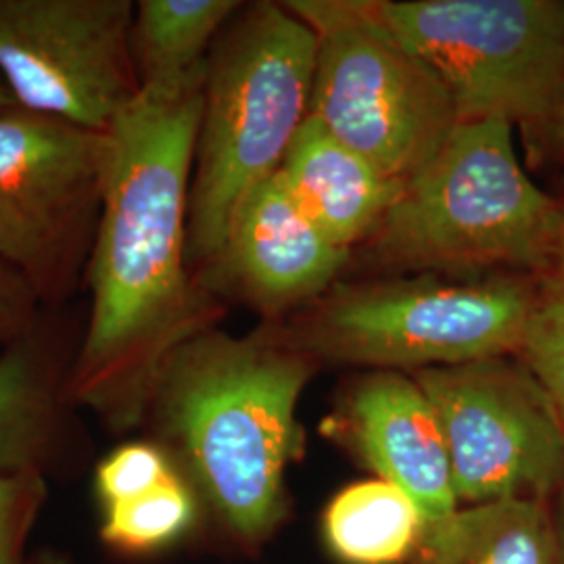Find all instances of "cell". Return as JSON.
I'll return each mask as SVG.
<instances>
[{
  "instance_id": "6da1fadb",
  "label": "cell",
  "mask_w": 564,
  "mask_h": 564,
  "mask_svg": "<svg viewBox=\"0 0 564 564\" xmlns=\"http://www.w3.org/2000/svg\"><path fill=\"white\" fill-rule=\"evenodd\" d=\"M203 80L176 93L141 90L109 130L111 162L86 274L90 312L67 389L116 433L141 426L167 356L209 328L186 270Z\"/></svg>"
},
{
  "instance_id": "7a4b0ae2",
  "label": "cell",
  "mask_w": 564,
  "mask_h": 564,
  "mask_svg": "<svg viewBox=\"0 0 564 564\" xmlns=\"http://www.w3.org/2000/svg\"><path fill=\"white\" fill-rule=\"evenodd\" d=\"M314 360L260 330L205 328L163 362L147 405L158 442L224 529L262 545L286 517V470L302 458L297 402Z\"/></svg>"
},
{
  "instance_id": "3957f363",
  "label": "cell",
  "mask_w": 564,
  "mask_h": 564,
  "mask_svg": "<svg viewBox=\"0 0 564 564\" xmlns=\"http://www.w3.org/2000/svg\"><path fill=\"white\" fill-rule=\"evenodd\" d=\"M318 36L286 4L239 9L205 61L188 202V263L224 249L249 193L279 172L310 113Z\"/></svg>"
},
{
  "instance_id": "277c9868",
  "label": "cell",
  "mask_w": 564,
  "mask_h": 564,
  "mask_svg": "<svg viewBox=\"0 0 564 564\" xmlns=\"http://www.w3.org/2000/svg\"><path fill=\"white\" fill-rule=\"evenodd\" d=\"M372 242L414 270H544L564 258V209L524 174L510 121L464 120L403 182Z\"/></svg>"
},
{
  "instance_id": "5b68a950",
  "label": "cell",
  "mask_w": 564,
  "mask_h": 564,
  "mask_svg": "<svg viewBox=\"0 0 564 564\" xmlns=\"http://www.w3.org/2000/svg\"><path fill=\"white\" fill-rule=\"evenodd\" d=\"M286 7L318 36L307 116L387 178L410 181L460 123L444 80L375 20L368 0Z\"/></svg>"
},
{
  "instance_id": "8992f818",
  "label": "cell",
  "mask_w": 564,
  "mask_h": 564,
  "mask_svg": "<svg viewBox=\"0 0 564 564\" xmlns=\"http://www.w3.org/2000/svg\"><path fill=\"white\" fill-rule=\"evenodd\" d=\"M109 162V132L20 105L0 113V260L44 310H63L86 284Z\"/></svg>"
},
{
  "instance_id": "52a82bcc",
  "label": "cell",
  "mask_w": 564,
  "mask_h": 564,
  "mask_svg": "<svg viewBox=\"0 0 564 564\" xmlns=\"http://www.w3.org/2000/svg\"><path fill=\"white\" fill-rule=\"evenodd\" d=\"M444 80L460 121H533L564 102L561 0L368 2Z\"/></svg>"
},
{
  "instance_id": "ba28073f",
  "label": "cell",
  "mask_w": 564,
  "mask_h": 564,
  "mask_svg": "<svg viewBox=\"0 0 564 564\" xmlns=\"http://www.w3.org/2000/svg\"><path fill=\"white\" fill-rule=\"evenodd\" d=\"M542 293L521 279L393 282L333 300L289 343L312 360L383 370L519 356Z\"/></svg>"
},
{
  "instance_id": "9c48e42d",
  "label": "cell",
  "mask_w": 564,
  "mask_h": 564,
  "mask_svg": "<svg viewBox=\"0 0 564 564\" xmlns=\"http://www.w3.org/2000/svg\"><path fill=\"white\" fill-rule=\"evenodd\" d=\"M444 429L458 502L552 505L564 481V424L519 356L414 372Z\"/></svg>"
},
{
  "instance_id": "30bf717a",
  "label": "cell",
  "mask_w": 564,
  "mask_h": 564,
  "mask_svg": "<svg viewBox=\"0 0 564 564\" xmlns=\"http://www.w3.org/2000/svg\"><path fill=\"white\" fill-rule=\"evenodd\" d=\"M130 0H0V80L15 102L109 132L141 95Z\"/></svg>"
},
{
  "instance_id": "8fae6325",
  "label": "cell",
  "mask_w": 564,
  "mask_h": 564,
  "mask_svg": "<svg viewBox=\"0 0 564 564\" xmlns=\"http://www.w3.org/2000/svg\"><path fill=\"white\" fill-rule=\"evenodd\" d=\"M347 253L303 214L276 172L242 202L220 256L203 268L199 284L237 291L272 312L321 293Z\"/></svg>"
},
{
  "instance_id": "7c38bea8",
  "label": "cell",
  "mask_w": 564,
  "mask_h": 564,
  "mask_svg": "<svg viewBox=\"0 0 564 564\" xmlns=\"http://www.w3.org/2000/svg\"><path fill=\"white\" fill-rule=\"evenodd\" d=\"M339 429L379 479L416 502L424 531L460 512L444 429L414 377L395 370L368 375L345 398Z\"/></svg>"
},
{
  "instance_id": "4fadbf2b",
  "label": "cell",
  "mask_w": 564,
  "mask_h": 564,
  "mask_svg": "<svg viewBox=\"0 0 564 564\" xmlns=\"http://www.w3.org/2000/svg\"><path fill=\"white\" fill-rule=\"evenodd\" d=\"M67 328L59 310H44L39 323L0 351V477L42 473L55 452L80 347L69 343Z\"/></svg>"
},
{
  "instance_id": "5bb4252c",
  "label": "cell",
  "mask_w": 564,
  "mask_h": 564,
  "mask_svg": "<svg viewBox=\"0 0 564 564\" xmlns=\"http://www.w3.org/2000/svg\"><path fill=\"white\" fill-rule=\"evenodd\" d=\"M279 176L303 214L347 251L375 235L403 186L310 116L291 142Z\"/></svg>"
},
{
  "instance_id": "9a60e30c",
  "label": "cell",
  "mask_w": 564,
  "mask_h": 564,
  "mask_svg": "<svg viewBox=\"0 0 564 564\" xmlns=\"http://www.w3.org/2000/svg\"><path fill=\"white\" fill-rule=\"evenodd\" d=\"M412 564H561L552 508L535 500L470 506L424 531Z\"/></svg>"
},
{
  "instance_id": "2e32d148",
  "label": "cell",
  "mask_w": 564,
  "mask_h": 564,
  "mask_svg": "<svg viewBox=\"0 0 564 564\" xmlns=\"http://www.w3.org/2000/svg\"><path fill=\"white\" fill-rule=\"evenodd\" d=\"M235 0H142L134 9L132 59L144 93H176L205 76V61Z\"/></svg>"
},
{
  "instance_id": "e0dca14e",
  "label": "cell",
  "mask_w": 564,
  "mask_h": 564,
  "mask_svg": "<svg viewBox=\"0 0 564 564\" xmlns=\"http://www.w3.org/2000/svg\"><path fill=\"white\" fill-rule=\"evenodd\" d=\"M323 527L330 552L347 564L403 563L424 538L421 508L383 479L345 487L326 506Z\"/></svg>"
},
{
  "instance_id": "ac0fdd59",
  "label": "cell",
  "mask_w": 564,
  "mask_h": 564,
  "mask_svg": "<svg viewBox=\"0 0 564 564\" xmlns=\"http://www.w3.org/2000/svg\"><path fill=\"white\" fill-rule=\"evenodd\" d=\"M195 512V489L176 470L137 496L102 506V542L130 554L155 552L181 540Z\"/></svg>"
},
{
  "instance_id": "d6986e66",
  "label": "cell",
  "mask_w": 564,
  "mask_h": 564,
  "mask_svg": "<svg viewBox=\"0 0 564 564\" xmlns=\"http://www.w3.org/2000/svg\"><path fill=\"white\" fill-rule=\"evenodd\" d=\"M519 358L542 383L564 424V293L556 284L542 293Z\"/></svg>"
},
{
  "instance_id": "ffe728a7",
  "label": "cell",
  "mask_w": 564,
  "mask_h": 564,
  "mask_svg": "<svg viewBox=\"0 0 564 564\" xmlns=\"http://www.w3.org/2000/svg\"><path fill=\"white\" fill-rule=\"evenodd\" d=\"M46 500L39 470L0 477V564H21L23 544Z\"/></svg>"
},
{
  "instance_id": "44dd1931",
  "label": "cell",
  "mask_w": 564,
  "mask_h": 564,
  "mask_svg": "<svg viewBox=\"0 0 564 564\" xmlns=\"http://www.w3.org/2000/svg\"><path fill=\"white\" fill-rule=\"evenodd\" d=\"M44 307L20 274L0 260V351L39 323Z\"/></svg>"
},
{
  "instance_id": "7402d4cb",
  "label": "cell",
  "mask_w": 564,
  "mask_h": 564,
  "mask_svg": "<svg viewBox=\"0 0 564 564\" xmlns=\"http://www.w3.org/2000/svg\"><path fill=\"white\" fill-rule=\"evenodd\" d=\"M550 508H552V521H554V533H556V542H558L561 564H564V481L561 489L556 491Z\"/></svg>"
},
{
  "instance_id": "603a6c76",
  "label": "cell",
  "mask_w": 564,
  "mask_h": 564,
  "mask_svg": "<svg viewBox=\"0 0 564 564\" xmlns=\"http://www.w3.org/2000/svg\"><path fill=\"white\" fill-rule=\"evenodd\" d=\"M15 105H18V102L11 97L9 88L4 86V82L0 80V113L7 111V109H11V107H15Z\"/></svg>"
},
{
  "instance_id": "cb8c5ba5",
  "label": "cell",
  "mask_w": 564,
  "mask_h": 564,
  "mask_svg": "<svg viewBox=\"0 0 564 564\" xmlns=\"http://www.w3.org/2000/svg\"><path fill=\"white\" fill-rule=\"evenodd\" d=\"M21 564H63L59 561H53V558H48V556H42L39 561H23Z\"/></svg>"
},
{
  "instance_id": "d4e9b609",
  "label": "cell",
  "mask_w": 564,
  "mask_h": 564,
  "mask_svg": "<svg viewBox=\"0 0 564 564\" xmlns=\"http://www.w3.org/2000/svg\"><path fill=\"white\" fill-rule=\"evenodd\" d=\"M561 291L564 293V258H563V270H561V276H558V281L554 282Z\"/></svg>"
}]
</instances>
